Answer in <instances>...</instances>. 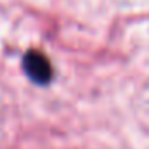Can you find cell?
<instances>
[{
	"label": "cell",
	"instance_id": "1",
	"mask_svg": "<svg viewBox=\"0 0 149 149\" xmlns=\"http://www.w3.org/2000/svg\"><path fill=\"white\" fill-rule=\"evenodd\" d=\"M23 70L26 74V77L33 81L35 84H49L53 79V67L49 58L35 49H30L23 56Z\"/></svg>",
	"mask_w": 149,
	"mask_h": 149
}]
</instances>
